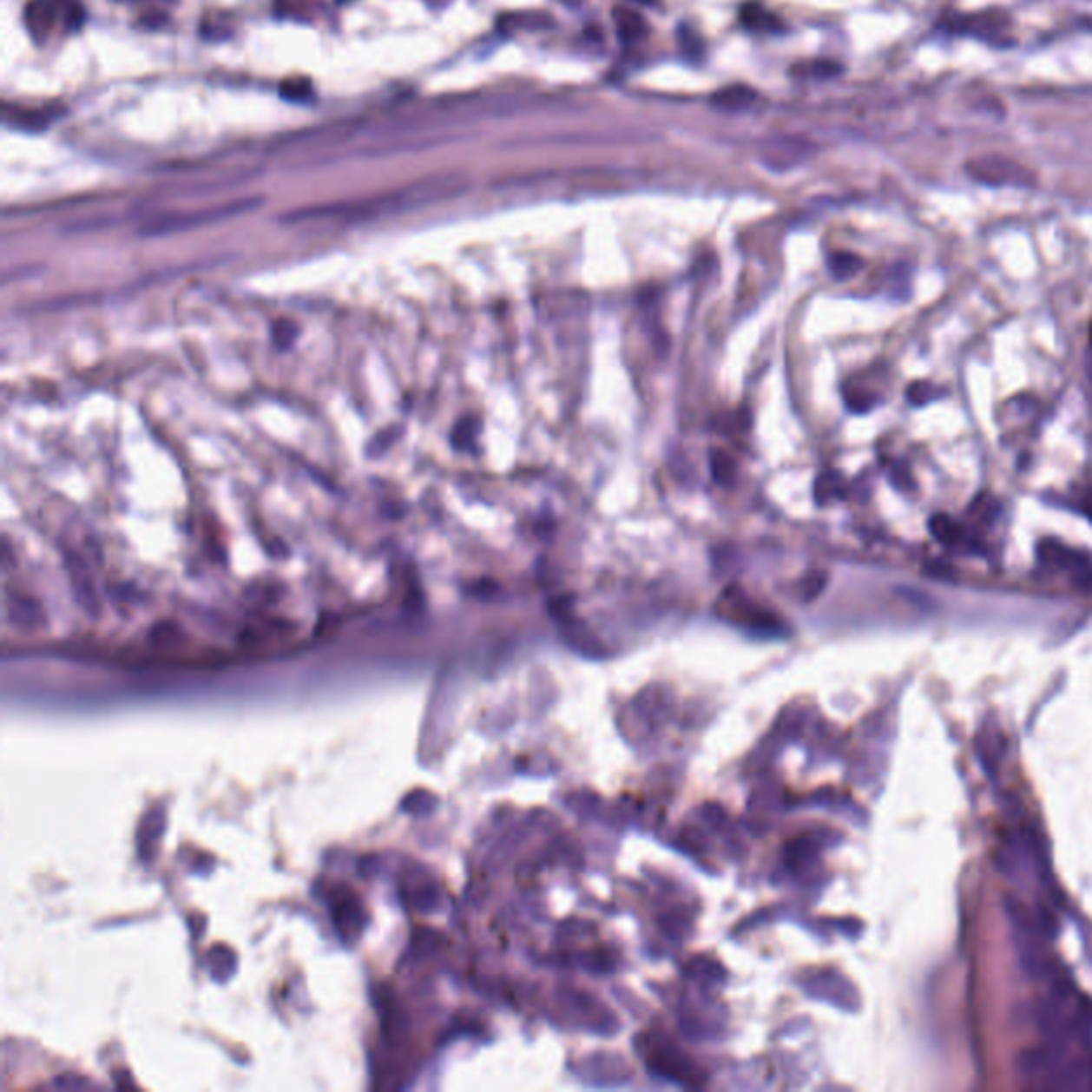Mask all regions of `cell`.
<instances>
[{
    "mask_svg": "<svg viewBox=\"0 0 1092 1092\" xmlns=\"http://www.w3.org/2000/svg\"><path fill=\"white\" fill-rule=\"evenodd\" d=\"M470 186H472V177L468 174H464V171H446V174L421 177V180L412 181V184L404 186V188L391 190V193L378 194V197L350 201V203L320 205V207L312 209H299V212L288 214L286 220H307V218L320 216H342L352 218V220H361V218L382 216V214L408 212V209L424 207V205L459 197V194L468 193Z\"/></svg>",
    "mask_w": 1092,
    "mask_h": 1092,
    "instance_id": "cell-1",
    "label": "cell"
},
{
    "mask_svg": "<svg viewBox=\"0 0 1092 1092\" xmlns=\"http://www.w3.org/2000/svg\"><path fill=\"white\" fill-rule=\"evenodd\" d=\"M259 205H260L259 197H248V199L231 201V203L212 205V207L197 209V212L165 214V216L148 222L146 227H143V233H148V235H165V233L188 231V228H197V227H205V224L227 220V218L237 216V214H246V212H250V209L259 207Z\"/></svg>",
    "mask_w": 1092,
    "mask_h": 1092,
    "instance_id": "cell-2",
    "label": "cell"
},
{
    "mask_svg": "<svg viewBox=\"0 0 1092 1092\" xmlns=\"http://www.w3.org/2000/svg\"><path fill=\"white\" fill-rule=\"evenodd\" d=\"M357 128V120H339V122L314 126V128H301L275 139V141L269 143V149H273V152H291V149H316L333 146V143H339L348 135H352Z\"/></svg>",
    "mask_w": 1092,
    "mask_h": 1092,
    "instance_id": "cell-3",
    "label": "cell"
},
{
    "mask_svg": "<svg viewBox=\"0 0 1092 1092\" xmlns=\"http://www.w3.org/2000/svg\"><path fill=\"white\" fill-rule=\"evenodd\" d=\"M967 174L973 180L988 186H1020L1022 188V186L1035 184V175L1026 167L1018 165L1016 161H1010V158L994 156V154L969 161Z\"/></svg>",
    "mask_w": 1092,
    "mask_h": 1092,
    "instance_id": "cell-4",
    "label": "cell"
},
{
    "mask_svg": "<svg viewBox=\"0 0 1092 1092\" xmlns=\"http://www.w3.org/2000/svg\"><path fill=\"white\" fill-rule=\"evenodd\" d=\"M931 527L932 536L939 540L941 544H945L947 549L951 550H958V553H979L982 546L977 544V536L973 534V530H969L964 523L954 521L951 516L947 515H935L928 523Z\"/></svg>",
    "mask_w": 1092,
    "mask_h": 1092,
    "instance_id": "cell-5",
    "label": "cell"
},
{
    "mask_svg": "<svg viewBox=\"0 0 1092 1092\" xmlns=\"http://www.w3.org/2000/svg\"><path fill=\"white\" fill-rule=\"evenodd\" d=\"M1039 562L1062 572H1073L1077 576H1090V559L1080 550L1058 543V540H1043L1037 549Z\"/></svg>",
    "mask_w": 1092,
    "mask_h": 1092,
    "instance_id": "cell-6",
    "label": "cell"
},
{
    "mask_svg": "<svg viewBox=\"0 0 1092 1092\" xmlns=\"http://www.w3.org/2000/svg\"><path fill=\"white\" fill-rule=\"evenodd\" d=\"M727 604V617L736 619L740 625H747V628L755 629V632H770V634H777L781 623L774 615L766 613V610L758 608L755 604H751L745 595H739L736 600H726Z\"/></svg>",
    "mask_w": 1092,
    "mask_h": 1092,
    "instance_id": "cell-7",
    "label": "cell"
},
{
    "mask_svg": "<svg viewBox=\"0 0 1092 1092\" xmlns=\"http://www.w3.org/2000/svg\"><path fill=\"white\" fill-rule=\"evenodd\" d=\"M54 109H24V107H4V124L24 133H41L54 122Z\"/></svg>",
    "mask_w": 1092,
    "mask_h": 1092,
    "instance_id": "cell-8",
    "label": "cell"
},
{
    "mask_svg": "<svg viewBox=\"0 0 1092 1092\" xmlns=\"http://www.w3.org/2000/svg\"><path fill=\"white\" fill-rule=\"evenodd\" d=\"M758 95H755L753 88L743 86V83H734V86H727L717 90L715 95L711 96V105L717 107L721 111H730V114H739V111L749 109L753 105Z\"/></svg>",
    "mask_w": 1092,
    "mask_h": 1092,
    "instance_id": "cell-9",
    "label": "cell"
},
{
    "mask_svg": "<svg viewBox=\"0 0 1092 1092\" xmlns=\"http://www.w3.org/2000/svg\"><path fill=\"white\" fill-rule=\"evenodd\" d=\"M613 17H615V26H617V35H619L621 43L632 45L647 36L648 26L641 13L632 11V9L617 7L613 11Z\"/></svg>",
    "mask_w": 1092,
    "mask_h": 1092,
    "instance_id": "cell-10",
    "label": "cell"
},
{
    "mask_svg": "<svg viewBox=\"0 0 1092 1092\" xmlns=\"http://www.w3.org/2000/svg\"><path fill=\"white\" fill-rule=\"evenodd\" d=\"M740 24L751 32H774L777 28H781V22H779V17L774 13L766 11V9L755 3L745 4L740 9Z\"/></svg>",
    "mask_w": 1092,
    "mask_h": 1092,
    "instance_id": "cell-11",
    "label": "cell"
},
{
    "mask_svg": "<svg viewBox=\"0 0 1092 1092\" xmlns=\"http://www.w3.org/2000/svg\"><path fill=\"white\" fill-rule=\"evenodd\" d=\"M843 73V67L839 62H832V60H809V62H802L792 67V75L796 77H805V79H830V77H837V75Z\"/></svg>",
    "mask_w": 1092,
    "mask_h": 1092,
    "instance_id": "cell-12",
    "label": "cell"
},
{
    "mask_svg": "<svg viewBox=\"0 0 1092 1092\" xmlns=\"http://www.w3.org/2000/svg\"><path fill=\"white\" fill-rule=\"evenodd\" d=\"M314 95V88L307 77H288L280 83V96L291 102H306Z\"/></svg>",
    "mask_w": 1092,
    "mask_h": 1092,
    "instance_id": "cell-13",
    "label": "cell"
},
{
    "mask_svg": "<svg viewBox=\"0 0 1092 1092\" xmlns=\"http://www.w3.org/2000/svg\"><path fill=\"white\" fill-rule=\"evenodd\" d=\"M679 48L689 60H702V56H704L702 39H700L694 30H689V28H681L679 30Z\"/></svg>",
    "mask_w": 1092,
    "mask_h": 1092,
    "instance_id": "cell-14",
    "label": "cell"
},
{
    "mask_svg": "<svg viewBox=\"0 0 1092 1092\" xmlns=\"http://www.w3.org/2000/svg\"><path fill=\"white\" fill-rule=\"evenodd\" d=\"M860 259L853 254H847V252H839V254H834L830 259V269H832V273L837 278H852L860 269Z\"/></svg>",
    "mask_w": 1092,
    "mask_h": 1092,
    "instance_id": "cell-15",
    "label": "cell"
},
{
    "mask_svg": "<svg viewBox=\"0 0 1092 1092\" xmlns=\"http://www.w3.org/2000/svg\"><path fill=\"white\" fill-rule=\"evenodd\" d=\"M713 474H715V478L720 480V483L723 484L730 483L736 474L734 461H732L727 455H715L713 457Z\"/></svg>",
    "mask_w": 1092,
    "mask_h": 1092,
    "instance_id": "cell-16",
    "label": "cell"
},
{
    "mask_svg": "<svg viewBox=\"0 0 1092 1092\" xmlns=\"http://www.w3.org/2000/svg\"><path fill=\"white\" fill-rule=\"evenodd\" d=\"M634 3H642V4H655V0H634Z\"/></svg>",
    "mask_w": 1092,
    "mask_h": 1092,
    "instance_id": "cell-17",
    "label": "cell"
}]
</instances>
